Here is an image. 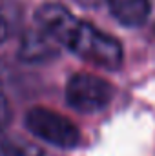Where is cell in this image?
<instances>
[{"mask_svg": "<svg viewBox=\"0 0 155 156\" xmlns=\"http://www.w3.org/2000/svg\"><path fill=\"white\" fill-rule=\"evenodd\" d=\"M26 129L39 140L60 149H73L80 142V131L60 113L47 107H31L24 116Z\"/></svg>", "mask_w": 155, "mask_h": 156, "instance_id": "2", "label": "cell"}, {"mask_svg": "<svg viewBox=\"0 0 155 156\" xmlns=\"http://www.w3.org/2000/svg\"><path fill=\"white\" fill-rule=\"evenodd\" d=\"M59 45H64L80 60L106 71L120 69L124 60L122 44L115 37L97 29L89 22L78 20L77 16L66 29Z\"/></svg>", "mask_w": 155, "mask_h": 156, "instance_id": "1", "label": "cell"}, {"mask_svg": "<svg viewBox=\"0 0 155 156\" xmlns=\"http://www.w3.org/2000/svg\"><path fill=\"white\" fill-rule=\"evenodd\" d=\"M108 7L113 18L124 27L144 26L152 13L150 0H108Z\"/></svg>", "mask_w": 155, "mask_h": 156, "instance_id": "5", "label": "cell"}, {"mask_svg": "<svg viewBox=\"0 0 155 156\" xmlns=\"http://www.w3.org/2000/svg\"><path fill=\"white\" fill-rule=\"evenodd\" d=\"M59 56V44L44 31H28L18 47V58L26 64H42Z\"/></svg>", "mask_w": 155, "mask_h": 156, "instance_id": "4", "label": "cell"}, {"mask_svg": "<svg viewBox=\"0 0 155 156\" xmlns=\"http://www.w3.org/2000/svg\"><path fill=\"white\" fill-rule=\"evenodd\" d=\"M113 85L89 73H77L66 83V102L71 109L84 115H93L106 109L113 100Z\"/></svg>", "mask_w": 155, "mask_h": 156, "instance_id": "3", "label": "cell"}, {"mask_svg": "<svg viewBox=\"0 0 155 156\" xmlns=\"http://www.w3.org/2000/svg\"><path fill=\"white\" fill-rule=\"evenodd\" d=\"M9 22L6 20V16L0 13V44H4L6 40L9 38Z\"/></svg>", "mask_w": 155, "mask_h": 156, "instance_id": "8", "label": "cell"}, {"mask_svg": "<svg viewBox=\"0 0 155 156\" xmlns=\"http://www.w3.org/2000/svg\"><path fill=\"white\" fill-rule=\"evenodd\" d=\"M11 122V105L9 100L6 98V94L0 91V131Z\"/></svg>", "mask_w": 155, "mask_h": 156, "instance_id": "7", "label": "cell"}, {"mask_svg": "<svg viewBox=\"0 0 155 156\" xmlns=\"http://www.w3.org/2000/svg\"><path fill=\"white\" fill-rule=\"evenodd\" d=\"M0 156H44V153L20 136H0Z\"/></svg>", "mask_w": 155, "mask_h": 156, "instance_id": "6", "label": "cell"}]
</instances>
